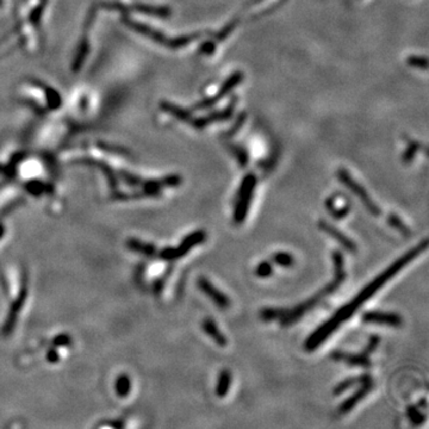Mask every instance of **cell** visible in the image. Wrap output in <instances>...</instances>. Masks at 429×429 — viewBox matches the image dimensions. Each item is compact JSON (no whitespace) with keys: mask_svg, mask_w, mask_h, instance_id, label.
<instances>
[{"mask_svg":"<svg viewBox=\"0 0 429 429\" xmlns=\"http://www.w3.org/2000/svg\"><path fill=\"white\" fill-rule=\"evenodd\" d=\"M427 248L428 240L424 238L422 242L416 244V246L413 247L408 252H405L402 257L398 258L397 260H395L385 271L381 272L372 281H370L352 301H349L347 304L342 305L341 308L338 309V311H336L332 317L327 319V321L323 323V325L319 326L314 333L310 334L308 339H306L304 342V348L308 350V352H312V350L317 349L335 330L339 329V327L341 326L342 323H345L346 321L352 318L353 316L355 315L358 310L362 308L363 304H365L369 299L372 298L387 281L391 280V279H392L398 272L403 270L408 264H410L415 258H417L421 253H423Z\"/></svg>","mask_w":429,"mask_h":429,"instance_id":"1","label":"cell"},{"mask_svg":"<svg viewBox=\"0 0 429 429\" xmlns=\"http://www.w3.org/2000/svg\"><path fill=\"white\" fill-rule=\"evenodd\" d=\"M346 277H347L346 270L334 271V278L332 281H329L328 284L323 286L321 290H319L317 294L312 296V297H310L309 299H306L305 302H303L297 306H295L294 309L289 310L288 314L280 319L281 327H284L285 328V327L294 326L296 322H298L299 319L306 314V312H309L310 310H312L315 306H317L326 297H328L329 295H332L335 291H338V289L341 286V284L345 282Z\"/></svg>","mask_w":429,"mask_h":429,"instance_id":"2","label":"cell"},{"mask_svg":"<svg viewBox=\"0 0 429 429\" xmlns=\"http://www.w3.org/2000/svg\"><path fill=\"white\" fill-rule=\"evenodd\" d=\"M255 186H257V176L253 173L244 176L238 189L237 198L234 206L233 220L236 224H242L247 219L252 200H253Z\"/></svg>","mask_w":429,"mask_h":429,"instance_id":"3","label":"cell"},{"mask_svg":"<svg viewBox=\"0 0 429 429\" xmlns=\"http://www.w3.org/2000/svg\"><path fill=\"white\" fill-rule=\"evenodd\" d=\"M338 178L340 182H341L342 185H345L353 195H355L358 198H359L360 202L363 203V205L365 206V209L369 211L371 214H373V216H380V207L373 202L372 198H371L369 193H367V191L365 190V187L360 185L355 179L352 178V175L349 174L347 169L340 168L338 171Z\"/></svg>","mask_w":429,"mask_h":429,"instance_id":"4","label":"cell"},{"mask_svg":"<svg viewBox=\"0 0 429 429\" xmlns=\"http://www.w3.org/2000/svg\"><path fill=\"white\" fill-rule=\"evenodd\" d=\"M206 237H207L206 233L202 229L193 231V233H191L187 235V236H185V238L183 240V242L180 243L178 247L175 248L167 247L165 248V249L160 252L159 257L160 259H162V260H168V261L176 260V259H180L183 258L184 255H186L193 247L198 246V244H203L206 241Z\"/></svg>","mask_w":429,"mask_h":429,"instance_id":"5","label":"cell"},{"mask_svg":"<svg viewBox=\"0 0 429 429\" xmlns=\"http://www.w3.org/2000/svg\"><path fill=\"white\" fill-rule=\"evenodd\" d=\"M242 80H243L242 72H235V73L231 74V76L224 81L223 85L220 88V91L217 92L213 97L205 98V99H203L202 101H199V103H197L195 106H193V110H206V109L212 108L213 105H216L217 101L222 99L224 95L229 94L238 84L242 83Z\"/></svg>","mask_w":429,"mask_h":429,"instance_id":"6","label":"cell"},{"mask_svg":"<svg viewBox=\"0 0 429 429\" xmlns=\"http://www.w3.org/2000/svg\"><path fill=\"white\" fill-rule=\"evenodd\" d=\"M362 319L367 325L385 326L390 328H401L403 326V318L401 315L396 312L379 311V310H371V311L364 312Z\"/></svg>","mask_w":429,"mask_h":429,"instance_id":"7","label":"cell"},{"mask_svg":"<svg viewBox=\"0 0 429 429\" xmlns=\"http://www.w3.org/2000/svg\"><path fill=\"white\" fill-rule=\"evenodd\" d=\"M197 286L202 292H204L207 297H209L211 301L214 303V305L217 308L226 310L230 306L231 301L228 296L224 294L223 291H221L220 289H217L212 282H211L209 279L205 277H199L197 279Z\"/></svg>","mask_w":429,"mask_h":429,"instance_id":"8","label":"cell"},{"mask_svg":"<svg viewBox=\"0 0 429 429\" xmlns=\"http://www.w3.org/2000/svg\"><path fill=\"white\" fill-rule=\"evenodd\" d=\"M318 228L323 231V233L329 235L333 240H335L336 242H338L343 249L348 252V253L355 254L358 252L356 243L354 242L352 238H349L346 234H343L341 230L338 229L336 227H334L333 224H330L325 220H321L318 222Z\"/></svg>","mask_w":429,"mask_h":429,"instance_id":"9","label":"cell"},{"mask_svg":"<svg viewBox=\"0 0 429 429\" xmlns=\"http://www.w3.org/2000/svg\"><path fill=\"white\" fill-rule=\"evenodd\" d=\"M330 359L335 360L338 363H346L348 366L352 367H363V369H370L372 366L371 359L369 355L363 352L353 354L342 352V350H334L330 353Z\"/></svg>","mask_w":429,"mask_h":429,"instance_id":"10","label":"cell"},{"mask_svg":"<svg viewBox=\"0 0 429 429\" xmlns=\"http://www.w3.org/2000/svg\"><path fill=\"white\" fill-rule=\"evenodd\" d=\"M374 387V381L373 380H370V381H366V383L362 384V385H359L358 387V390L354 392L353 395H350V396L342 402L341 404L339 405V413L340 414H348L350 410L353 409V408H355L358 403H359L360 401H363L364 398H365L367 395H369L371 391L373 390Z\"/></svg>","mask_w":429,"mask_h":429,"instance_id":"11","label":"cell"},{"mask_svg":"<svg viewBox=\"0 0 429 429\" xmlns=\"http://www.w3.org/2000/svg\"><path fill=\"white\" fill-rule=\"evenodd\" d=\"M236 98H233V100H231V103L228 105V106L224 109L222 111H216L213 112V114H211L209 116H204V117H200V118H197L195 121L190 122L191 124L193 125L196 129H204L207 125L213 123V122H220V121H227V119H229L231 117V115H233V111L235 109V104H236Z\"/></svg>","mask_w":429,"mask_h":429,"instance_id":"12","label":"cell"},{"mask_svg":"<svg viewBox=\"0 0 429 429\" xmlns=\"http://www.w3.org/2000/svg\"><path fill=\"white\" fill-rule=\"evenodd\" d=\"M26 295H28L26 288H23L22 291H20V294L18 295V297H17L16 301L12 303L11 309H10V311H9L8 318H6L5 325H4V327H3V333H4L5 335H8V334L11 333L13 328H15V326L17 323V318H18L20 310H22L24 302H25V299H26Z\"/></svg>","mask_w":429,"mask_h":429,"instance_id":"13","label":"cell"},{"mask_svg":"<svg viewBox=\"0 0 429 429\" xmlns=\"http://www.w3.org/2000/svg\"><path fill=\"white\" fill-rule=\"evenodd\" d=\"M202 327H203V330L205 332V334L209 338L212 339V341L216 343L219 347H226L227 343H228V340L226 336H224V334L221 332L219 327H217V323L213 321L212 318L207 317L203 321L202 323Z\"/></svg>","mask_w":429,"mask_h":429,"instance_id":"14","label":"cell"},{"mask_svg":"<svg viewBox=\"0 0 429 429\" xmlns=\"http://www.w3.org/2000/svg\"><path fill=\"white\" fill-rule=\"evenodd\" d=\"M370 380H373V378L371 377L369 373H364V374H360V376H355V377H349L345 380L340 381L338 385L334 387L333 395H334V396H340V395L346 392L347 390L352 389L353 386L362 385V384L366 383V381H370Z\"/></svg>","mask_w":429,"mask_h":429,"instance_id":"15","label":"cell"},{"mask_svg":"<svg viewBox=\"0 0 429 429\" xmlns=\"http://www.w3.org/2000/svg\"><path fill=\"white\" fill-rule=\"evenodd\" d=\"M231 381H233V376H231L230 371L227 369L221 371L219 377H217L216 387H214V394L217 397L223 398L227 396L231 387Z\"/></svg>","mask_w":429,"mask_h":429,"instance_id":"16","label":"cell"},{"mask_svg":"<svg viewBox=\"0 0 429 429\" xmlns=\"http://www.w3.org/2000/svg\"><path fill=\"white\" fill-rule=\"evenodd\" d=\"M326 207L327 211H328L330 216L335 220H342L345 219L346 216H348L350 212V205L348 203H343L341 206H338V204L335 202V196H330L328 199L326 200Z\"/></svg>","mask_w":429,"mask_h":429,"instance_id":"17","label":"cell"},{"mask_svg":"<svg viewBox=\"0 0 429 429\" xmlns=\"http://www.w3.org/2000/svg\"><path fill=\"white\" fill-rule=\"evenodd\" d=\"M289 309L285 308H264L259 312V317L264 322H272L275 319H281L288 314Z\"/></svg>","mask_w":429,"mask_h":429,"instance_id":"18","label":"cell"},{"mask_svg":"<svg viewBox=\"0 0 429 429\" xmlns=\"http://www.w3.org/2000/svg\"><path fill=\"white\" fill-rule=\"evenodd\" d=\"M128 247L130 248L131 251H135V252H137V253L145 254V255H147V257H153V255L156 254L155 246H153V244H151V243H145V242H142V241L135 240V238H132V240L129 241Z\"/></svg>","mask_w":429,"mask_h":429,"instance_id":"19","label":"cell"},{"mask_svg":"<svg viewBox=\"0 0 429 429\" xmlns=\"http://www.w3.org/2000/svg\"><path fill=\"white\" fill-rule=\"evenodd\" d=\"M387 224H389L390 227H392L394 229H396L398 233H401L405 237L411 235L410 228L408 227L407 224L401 220V217L397 216L396 213H390L389 216H387Z\"/></svg>","mask_w":429,"mask_h":429,"instance_id":"20","label":"cell"},{"mask_svg":"<svg viewBox=\"0 0 429 429\" xmlns=\"http://www.w3.org/2000/svg\"><path fill=\"white\" fill-rule=\"evenodd\" d=\"M272 260L275 265L284 268H290L295 265L294 255L289 252H277L272 255Z\"/></svg>","mask_w":429,"mask_h":429,"instance_id":"21","label":"cell"},{"mask_svg":"<svg viewBox=\"0 0 429 429\" xmlns=\"http://www.w3.org/2000/svg\"><path fill=\"white\" fill-rule=\"evenodd\" d=\"M161 108L163 110H166L167 112H171V114L176 117L180 121H184V122H191V114L189 111L184 110V109L176 106L174 104H169V103H162L161 104Z\"/></svg>","mask_w":429,"mask_h":429,"instance_id":"22","label":"cell"},{"mask_svg":"<svg viewBox=\"0 0 429 429\" xmlns=\"http://www.w3.org/2000/svg\"><path fill=\"white\" fill-rule=\"evenodd\" d=\"M407 416L414 425H420L424 423L425 418H427V416L422 413L421 409H418L416 405H409V407L407 408Z\"/></svg>","mask_w":429,"mask_h":429,"instance_id":"23","label":"cell"},{"mask_svg":"<svg viewBox=\"0 0 429 429\" xmlns=\"http://www.w3.org/2000/svg\"><path fill=\"white\" fill-rule=\"evenodd\" d=\"M131 389V383L128 376H121L118 377L116 381V392L119 397H127Z\"/></svg>","mask_w":429,"mask_h":429,"instance_id":"24","label":"cell"},{"mask_svg":"<svg viewBox=\"0 0 429 429\" xmlns=\"http://www.w3.org/2000/svg\"><path fill=\"white\" fill-rule=\"evenodd\" d=\"M254 274L260 279L270 278L271 275L273 274V265H272L271 261H261L260 264H258V266L255 267Z\"/></svg>","mask_w":429,"mask_h":429,"instance_id":"25","label":"cell"},{"mask_svg":"<svg viewBox=\"0 0 429 429\" xmlns=\"http://www.w3.org/2000/svg\"><path fill=\"white\" fill-rule=\"evenodd\" d=\"M231 151H233V154L236 156L240 166L242 167V168H244V167L248 165V161H249V155H248L246 149L241 147V146H233V147H231Z\"/></svg>","mask_w":429,"mask_h":429,"instance_id":"26","label":"cell"},{"mask_svg":"<svg viewBox=\"0 0 429 429\" xmlns=\"http://www.w3.org/2000/svg\"><path fill=\"white\" fill-rule=\"evenodd\" d=\"M407 63L411 67L417 68V69H423V70L427 69V66H428L427 59H425L424 56H409L407 60Z\"/></svg>","mask_w":429,"mask_h":429,"instance_id":"27","label":"cell"},{"mask_svg":"<svg viewBox=\"0 0 429 429\" xmlns=\"http://www.w3.org/2000/svg\"><path fill=\"white\" fill-rule=\"evenodd\" d=\"M418 148H420V145H418L417 142H413L410 143L409 146H408V148L405 149L404 154H403V162L404 163H409L414 160L415 155H416V153L418 151Z\"/></svg>","mask_w":429,"mask_h":429,"instance_id":"28","label":"cell"},{"mask_svg":"<svg viewBox=\"0 0 429 429\" xmlns=\"http://www.w3.org/2000/svg\"><path fill=\"white\" fill-rule=\"evenodd\" d=\"M379 342H380V338L378 335H372V336H370V339H369V341H367V343H366V346H365V348H364L362 352L364 353V354H366V355H371V354H372L374 350L377 349V347H378V345H379Z\"/></svg>","mask_w":429,"mask_h":429,"instance_id":"29","label":"cell"},{"mask_svg":"<svg viewBox=\"0 0 429 429\" xmlns=\"http://www.w3.org/2000/svg\"><path fill=\"white\" fill-rule=\"evenodd\" d=\"M214 49H216V46H214L213 42H205L200 47V52L204 55H211V54H213Z\"/></svg>","mask_w":429,"mask_h":429,"instance_id":"30","label":"cell"},{"mask_svg":"<svg viewBox=\"0 0 429 429\" xmlns=\"http://www.w3.org/2000/svg\"><path fill=\"white\" fill-rule=\"evenodd\" d=\"M54 342L57 346H68L70 342V338L68 335H59L54 340Z\"/></svg>","mask_w":429,"mask_h":429,"instance_id":"31","label":"cell"},{"mask_svg":"<svg viewBox=\"0 0 429 429\" xmlns=\"http://www.w3.org/2000/svg\"><path fill=\"white\" fill-rule=\"evenodd\" d=\"M28 189H29L30 192L33 193V195H39V193H41V191L43 190V185L41 183L35 182V183L29 184Z\"/></svg>","mask_w":429,"mask_h":429,"instance_id":"32","label":"cell"},{"mask_svg":"<svg viewBox=\"0 0 429 429\" xmlns=\"http://www.w3.org/2000/svg\"><path fill=\"white\" fill-rule=\"evenodd\" d=\"M244 118H246V116H244V115H242V116H241V117H240V119H237V122H236V123H235V125H234V128H233V129H231V130H230L229 132H228V134H227V135H228V136H233V135L235 134V131H236V130H237V129H240L241 127H242V123H243Z\"/></svg>","mask_w":429,"mask_h":429,"instance_id":"33","label":"cell"},{"mask_svg":"<svg viewBox=\"0 0 429 429\" xmlns=\"http://www.w3.org/2000/svg\"><path fill=\"white\" fill-rule=\"evenodd\" d=\"M47 358L50 363H55L57 362V359H59V355H57V353H55V350H50V352L48 353Z\"/></svg>","mask_w":429,"mask_h":429,"instance_id":"34","label":"cell"},{"mask_svg":"<svg viewBox=\"0 0 429 429\" xmlns=\"http://www.w3.org/2000/svg\"><path fill=\"white\" fill-rule=\"evenodd\" d=\"M282 2H284V0H281V3H282ZM281 3H278V4H274V5H272V6H271V8H270V9H268V10H272V9H275V8H278V6H279V5H280V4H281ZM268 12H270V11H265V12H261V13H260V15H257V16H255V17H260V16H264V15H266V13H268Z\"/></svg>","mask_w":429,"mask_h":429,"instance_id":"35","label":"cell"},{"mask_svg":"<svg viewBox=\"0 0 429 429\" xmlns=\"http://www.w3.org/2000/svg\"><path fill=\"white\" fill-rule=\"evenodd\" d=\"M418 407H420V408L422 407V408H423V409H427V407H428V405H427V400H425V398H422V400L420 402H418Z\"/></svg>","mask_w":429,"mask_h":429,"instance_id":"36","label":"cell"},{"mask_svg":"<svg viewBox=\"0 0 429 429\" xmlns=\"http://www.w3.org/2000/svg\"><path fill=\"white\" fill-rule=\"evenodd\" d=\"M3 234H4V228H3L2 224H0V237H2Z\"/></svg>","mask_w":429,"mask_h":429,"instance_id":"37","label":"cell"}]
</instances>
